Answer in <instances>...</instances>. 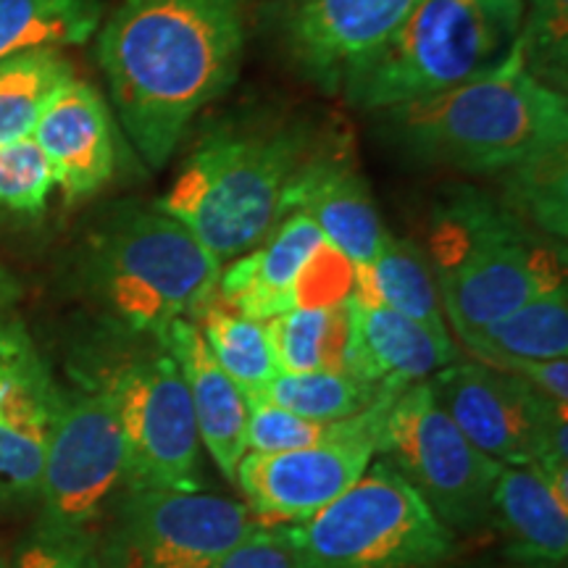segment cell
I'll return each mask as SVG.
<instances>
[{"label": "cell", "instance_id": "cell-36", "mask_svg": "<svg viewBox=\"0 0 568 568\" xmlns=\"http://www.w3.org/2000/svg\"><path fill=\"white\" fill-rule=\"evenodd\" d=\"M516 568H564V564H518Z\"/></svg>", "mask_w": 568, "mask_h": 568}, {"label": "cell", "instance_id": "cell-20", "mask_svg": "<svg viewBox=\"0 0 568 568\" xmlns=\"http://www.w3.org/2000/svg\"><path fill=\"white\" fill-rule=\"evenodd\" d=\"M489 521L516 564H566L568 497L537 466H503L489 500Z\"/></svg>", "mask_w": 568, "mask_h": 568}, {"label": "cell", "instance_id": "cell-9", "mask_svg": "<svg viewBox=\"0 0 568 568\" xmlns=\"http://www.w3.org/2000/svg\"><path fill=\"white\" fill-rule=\"evenodd\" d=\"M255 529L247 506L230 497L124 489L98 558L101 568H216Z\"/></svg>", "mask_w": 568, "mask_h": 568}, {"label": "cell", "instance_id": "cell-1", "mask_svg": "<svg viewBox=\"0 0 568 568\" xmlns=\"http://www.w3.org/2000/svg\"><path fill=\"white\" fill-rule=\"evenodd\" d=\"M247 0H122L98 59L126 138L159 172L205 105L237 80Z\"/></svg>", "mask_w": 568, "mask_h": 568}, {"label": "cell", "instance_id": "cell-15", "mask_svg": "<svg viewBox=\"0 0 568 568\" xmlns=\"http://www.w3.org/2000/svg\"><path fill=\"white\" fill-rule=\"evenodd\" d=\"M287 213H303L355 266L372 264L387 232L347 145H316L287 190Z\"/></svg>", "mask_w": 568, "mask_h": 568}, {"label": "cell", "instance_id": "cell-11", "mask_svg": "<svg viewBox=\"0 0 568 568\" xmlns=\"http://www.w3.org/2000/svg\"><path fill=\"white\" fill-rule=\"evenodd\" d=\"M429 387L460 435L497 464L568 468V403L518 374L458 361L437 372Z\"/></svg>", "mask_w": 568, "mask_h": 568}, {"label": "cell", "instance_id": "cell-7", "mask_svg": "<svg viewBox=\"0 0 568 568\" xmlns=\"http://www.w3.org/2000/svg\"><path fill=\"white\" fill-rule=\"evenodd\" d=\"M290 535L303 568H432L456 548V535L385 458L318 514L290 524Z\"/></svg>", "mask_w": 568, "mask_h": 568}, {"label": "cell", "instance_id": "cell-14", "mask_svg": "<svg viewBox=\"0 0 568 568\" xmlns=\"http://www.w3.org/2000/svg\"><path fill=\"white\" fill-rule=\"evenodd\" d=\"M424 0H284L282 38L293 61L322 84L339 92L406 24Z\"/></svg>", "mask_w": 568, "mask_h": 568}, {"label": "cell", "instance_id": "cell-31", "mask_svg": "<svg viewBox=\"0 0 568 568\" xmlns=\"http://www.w3.org/2000/svg\"><path fill=\"white\" fill-rule=\"evenodd\" d=\"M48 435L0 422V503L32 500L45 471Z\"/></svg>", "mask_w": 568, "mask_h": 568}, {"label": "cell", "instance_id": "cell-24", "mask_svg": "<svg viewBox=\"0 0 568 568\" xmlns=\"http://www.w3.org/2000/svg\"><path fill=\"white\" fill-rule=\"evenodd\" d=\"M101 19V0H0V61L34 48L82 45Z\"/></svg>", "mask_w": 568, "mask_h": 568}, {"label": "cell", "instance_id": "cell-16", "mask_svg": "<svg viewBox=\"0 0 568 568\" xmlns=\"http://www.w3.org/2000/svg\"><path fill=\"white\" fill-rule=\"evenodd\" d=\"M32 140L53 169L67 203L95 195L116 172L109 105L92 84L71 77L48 98Z\"/></svg>", "mask_w": 568, "mask_h": 568}, {"label": "cell", "instance_id": "cell-12", "mask_svg": "<svg viewBox=\"0 0 568 568\" xmlns=\"http://www.w3.org/2000/svg\"><path fill=\"white\" fill-rule=\"evenodd\" d=\"M124 493V437L105 389L59 397L48 432L40 529L95 535Z\"/></svg>", "mask_w": 568, "mask_h": 568}, {"label": "cell", "instance_id": "cell-28", "mask_svg": "<svg viewBox=\"0 0 568 568\" xmlns=\"http://www.w3.org/2000/svg\"><path fill=\"white\" fill-rule=\"evenodd\" d=\"M566 153H558L508 172L506 209L514 211L524 224L566 240Z\"/></svg>", "mask_w": 568, "mask_h": 568}, {"label": "cell", "instance_id": "cell-29", "mask_svg": "<svg viewBox=\"0 0 568 568\" xmlns=\"http://www.w3.org/2000/svg\"><path fill=\"white\" fill-rule=\"evenodd\" d=\"M524 69L564 92L568 69V0H524L518 38Z\"/></svg>", "mask_w": 568, "mask_h": 568}, {"label": "cell", "instance_id": "cell-37", "mask_svg": "<svg viewBox=\"0 0 568 568\" xmlns=\"http://www.w3.org/2000/svg\"><path fill=\"white\" fill-rule=\"evenodd\" d=\"M0 568H6V564H3V558H0Z\"/></svg>", "mask_w": 568, "mask_h": 568}, {"label": "cell", "instance_id": "cell-6", "mask_svg": "<svg viewBox=\"0 0 568 568\" xmlns=\"http://www.w3.org/2000/svg\"><path fill=\"white\" fill-rule=\"evenodd\" d=\"M521 24L524 0H424L339 92L358 109L387 111L460 88L516 53Z\"/></svg>", "mask_w": 568, "mask_h": 568}, {"label": "cell", "instance_id": "cell-10", "mask_svg": "<svg viewBox=\"0 0 568 568\" xmlns=\"http://www.w3.org/2000/svg\"><path fill=\"white\" fill-rule=\"evenodd\" d=\"M124 437V489H201V435L187 382L172 353L138 355L103 387Z\"/></svg>", "mask_w": 568, "mask_h": 568}, {"label": "cell", "instance_id": "cell-3", "mask_svg": "<svg viewBox=\"0 0 568 568\" xmlns=\"http://www.w3.org/2000/svg\"><path fill=\"white\" fill-rule=\"evenodd\" d=\"M314 148L305 124L224 126L187 155L155 209L180 222L219 264L234 261L287 216V190Z\"/></svg>", "mask_w": 568, "mask_h": 568}, {"label": "cell", "instance_id": "cell-33", "mask_svg": "<svg viewBox=\"0 0 568 568\" xmlns=\"http://www.w3.org/2000/svg\"><path fill=\"white\" fill-rule=\"evenodd\" d=\"M17 568H101L95 535H63L38 529L19 552Z\"/></svg>", "mask_w": 568, "mask_h": 568}, {"label": "cell", "instance_id": "cell-26", "mask_svg": "<svg viewBox=\"0 0 568 568\" xmlns=\"http://www.w3.org/2000/svg\"><path fill=\"white\" fill-rule=\"evenodd\" d=\"M71 77L59 48H34L0 61V145L32 138L48 98Z\"/></svg>", "mask_w": 568, "mask_h": 568}, {"label": "cell", "instance_id": "cell-18", "mask_svg": "<svg viewBox=\"0 0 568 568\" xmlns=\"http://www.w3.org/2000/svg\"><path fill=\"white\" fill-rule=\"evenodd\" d=\"M159 343L180 364L193 400L197 435L209 447L213 464L234 481L240 458L247 450V403L243 393L216 364L193 318H176Z\"/></svg>", "mask_w": 568, "mask_h": 568}, {"label": "cell", "instance_id": "cell-5", "mask_svg": "<svg viewBox=\"0 0 568 568\" xmlns=\"http://www.w3.org/2000/svg\"><path fill=\"white\" fill-rule=\"evenodd\" d=\"M82 276L116 324L161 339L213 301L222 264L159 209L119 205L88 237Z\"/></svg>", "mask_w": 568, "mask_h": 568}, {"label": "cell", "instance_id": "cell-17", "mask_svg": "<svg viewBox=\"0 0 568 568\" xmlns=\"http://www.w3.org/2000/svg\"><path fill=\"white\" fill-rule=\"evenodd\" d=\"M351 376L376 387L406 389L456 364L450 332L432 329L385 305H358L351 297Z\"/></svg>", "mask_w": 568, "mask_h": 568}, {"label": "cell", "instance_id": "cell-30", "mask_svg": "<svg viewBox=\"0 0 568 568\" xmlns=\"http://www.w3.org/2000/svg\"><path fill=\"white\" fill-rule=\"evenodd\" d=\"M53 187L51 163L32 138L0 145V209L38 216Z\"/></svg>", "mask_w": 568, "mask_h": 568}, {"label": "cell", "instance_id": "cell-23", "mask_svg": "<svg viewBox=\"0 0 568 568\" xmlns=\"http://www.w3.org/2000/svg\"><path fill=\"white\" fill-rule=\"evenodd\" d=\"M264 329L282 374L351 372V297L335 308H293Z\"/></svg>", "mask_w": 568, "mask_h": 568}, {"label": "cell", "instance_id": "cell-8", "mask_svg": "<svg viewBox=\"0 0 568 568\" xmlns=\"http://www.w3.org/2000/svg\"><path fill=\"white\" fill-rule=\"evenodd\" d=\"M376 453L424 497L447 531L474 535L489 524V500L503 464L460 435L426 382L393 397Z\"/></svg>", "mask_w": 568, "mask_h": 568}, {"label": "cell", "instance_id": "cell-2", "mask_svg": "<svg viewBox=\"0 0 568 568\" xmlns=\"http://www.w3.org/2000/svg\"><path fill=\"white\" fill-rule=\"evenodd\" d=\"M382 113L414 159L460 172L508 174L566 153V95L535 80L518 48L493 74Z\"/></svg>", "mask_w": 568, "mask_h": 568}, {"label": "cell", "instance_id": "cell-4", "mask_svg": "<svg viewBox=\"0 0 568 568\" xmlns=\"http://www.w3.org/2000/svg\"><path fill=\"white\" fill-rule=\"evenodd\" d=\"M429 255L439 303L464 343L566 282L564 258L506 203L474 187H453L437 201Z\"/></svg>", "mask_w": 568, "mask_h": 568}, {"label": "cell", "instance_id": "cell-25", "mask_svg": "<svg viewBox=\"0 0 568 568\" xmlns=\"http://www.w3.org/2000/svg\"><path fill=\"white\" fill-rule=\"evenodd\" d=\"M195 324L216 364L240 387L245 400L258 395L280 374L264 324L226 308L216 295L197 314Z\"/></svg>", "mask_w": 568, "mask_h": 568}, {"label": "cell", "instance_id": "cell-19", "mask_svg": "<svg viewBox=\"0 0 568 568\" xmlns=\"http://www.w3.org/2000/svg\"><path fill=\"white\" fill-rule=\"evenodd\" d=\"M322 243L324 234L308 216L287 213L264 243L234 258V264L222 272L216 297L226 308L261 324L287 314L295 308L297 274Z\"/></svg>", "mask_w": 568, "mask_h": 568}, {"label": "cell", "instance_id": "cell-13", "mask_svg": "<svg viewBox=\"0 0 568 568\" xmlns=\"http://www.w3.org/2000/svg\"><path fill=\"white\" fill-rule=\"evenodd\" d=\"M376 456V443L353 437L343 443L287 453H245L234 485L261 529L301 524L353 487Z\"/></svg>", "mask_w": 568, "mask_h": 568}, {"label": "cell", "instance_id": "cell-32", "mask_svg": "<svg viewBox=\"0 0 568 568\" xmlns=\"http://www.w3.org/2000/svg\"><path fill=\"white\" fill-rule=\"evenodd\" d=\"M355 264L332 243H324L311 253L295 280V308H335L353 295Z\"/></svg>", "mask_w": 568, "mask_h": 568}, {"label": "cell", "instance_id": "cell-34", "mask_svg": "<svg viewBox=\"0 0 568 568\" xmlns=\"http://www.w3.org/2000/svg\"><path fill=\"white\" fill-rule=\"evenodd\" d=\"M216 568H303L290 527L255 529L237 542Z\"/></svg>", "mask_w": 568, "mask_h": 568}, {"label": "cell", "instance_id": "cell-21", "mask_svg": "<svg viewBox=\"0 0 568 568\" xmlns=\"http://www.w3.org/2000/svg\"><path fill=\"white\" fill-rule=\"evenodd\" d=\"M351 297L358 305H385L432 329H447L435 272L410 240L387 234L372 264L355 266Z\"/></svg>", "mask_w": 568, "mask_h": 568}, {"label": "cell", "instance_id": "cell-35", "mask_svg": "<svg viewBox=\"0 0 568 568\" xmlns=\"http://www.w3.org/2000/svg\"><path fill=\"white\" fill-rule=\"evenodd\" d=\"M495 368L503 372L518 374L535 385L539 393H545L552 400L568 403V361L566 358H550V361H508Z\"/></svg>", "mask_w": 568, "mask_h": 568}, {"label": "cell", "instance_id": "cell-27", "mask_svg": "<svg viewBox=\"0 0 568 568\" xmlns=\"http://www.w3.org/2000/svg\"><path fill=\"white\" fill-rule=\"evenodd\" d=\"M389 387H376L355 379L351 374L305 372V374H276L258 395L245 400L247 406L268 403L290 414L311 418V422H343L358 416Z\"/></svg>", "mask_w": 568, "mask_h": 568}, {"label": "cell", "instance_id": "cell-22", "mask_svg": "<svg viewBox=\"0 0 568 568\" xmlns=\"http://www.w3.org/2000/svg\"><path fill=\"white\" fill-rule=\"evenodd\" d=\"M466 347L481 364L500 366L508 361H550L568 353V295L566 282L545 290L529 303L497 318Z\"/></svg>", "mask_w": 568, "mask_h": 568}]
</instances>
